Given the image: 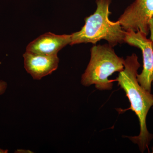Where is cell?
I'll return each instance as SVG.
<instances>
[{
  "instance_id": "1",
  "label": "cell",
  "mask_w": 153,
  "mask_h": 153,
  "mask_svg": "<svg viewBox=\"0 0 153 153\" xmlns=\"http://www.w3.org/2000/svg\"><path fill=\"white\" fill-rule=\"evenodd\" d=\"M140 67L135 54L128 56L125 60L124 68L120 72L114 81L126 92L131 103V109L136 114L140 126V133L137 136L130 138L138 145L140 151L143 153L148 149L153 138V135L148 131L146 119L149 111L153 106V94L142 87L137 79L138 70Z\"/></svg>"
},
{
  "instance_id": "2",
  "label": "cell",
  "mask_w": 153,
  "mask_h": 153,
  "mask_svg": "<svg viewBox=\"0 0 153 153\" xmlns=\"http://www.w3.org/2000/svg\"><path fill=\"white\" fill-rule=\"evenodd\" d=\"M111 0H96L95 12L85 19V24L81 30L71 34L69 45L91 43L94 45L101 40H106L113 47L124 43L126 31L118 21L109 20L111 14L109 6Z\"/></svg>"
},
{
  "instance_id": "3",
  "label": "cell",
  "mask_w": 153,
  "mask_h": 153,
  "mask_svg": "<svg viewBox=\"0 0 153 153\" xmlns=\"http://www.w3.org/2000/svg\"><path fill=\"white\" fill-rule=\"evenodd\" d=\"M109 44L94 45L91 49V58L82 74L81 83L85 86L95 85L99 90H110L113 80L108 77L124 68L125 60L118 56Z\"/></svg>"
},
{
  "instance_id": "4",
  "label": "cell",
  "mask_w": 153,
  "mask_h": 153,
  "mask_svg": "<svg viewBox=\"0 0 153 153\" xmlns=\"http://www.w3.org/2000/svg\"><path fill=\"white\" fill-rule=\"evenodd\" d=\"M147 36L140 31L128 30L126 31L124 42L141 50L143 69L141 74L137 75V79L142 87L151 92L153 82V43Z\"/></svg>"
},
{
  "instance_id": "5",
  "label": "cell",
  "mask_w": 153,
  "mask_h": 153,
  "mask_svg": "<svg viewBox=\"0 0 153 153\" xmlns=\"http://www.w3.org/2000/svg\"><path fill=\"white\" fill-rule=\"evenodd\" d=\"M153 18V0H135L119 18L122 27L125 31H140L148 36L149 24Z\"/></svg>"
},
{
  "instance_id": "6",
  "label": "cell",
  "mask_w": 153,
  "mask_h": 153,
  "mask_svg": "<svg viewBox=\"0 0 153 153\" xmlns=\"http://www.w3.org/2000/svg\"><path fill=\"white\" fill-rule=\"evenodd\" d=\"M23 57L25 69L34 79L40 80L58 68L57 55H42L26 51Z\"/></svg>"
},
{
  "instance_id": "7",
  "label": "cell",
  "mask_w": 153,
  "mask_h": 153,
  "mask_svg": "<svg viewBox=\"0 0 153 153\" xmlns=\"http://www.w3.org/2000/svg\"><path fill=\"white\" fill-rule=\"evenodd\" d=\"M71 41V35H57L49 32L30 43L26 51L42 55H57L63 47L70 44Z\"/></svg>"
},
{
  "instance_id": "8",
  "label": "cell",
  "mask_w": 153,
  "mask_h": 153,
  "mask_svg": "<svg viewBox=\"0 0 153 153\" xmlns=\"http://www.w3.org/2000/svg\"><path fill=\"white\" fill-rule=\"evenodd\" d=\"M7 88V83L2 80H0V94H3L4 93Z\"/></svg>"
},
{
  "instance_id": "9",
  "label": "cell",
  "mask_w": 153,
  "mask_h": 153,
  "mask_svg": "<svg viewBox=\"0 0 153 153\" xmlns=\"http://www.w3.org/2000/svg\"><path fill=\"white\" fill-rule=\"evenodd\" d=\"M149 27V31H150L151 33L150 39L152 40L153 43V18L150 21Z\"/></svg>"
},
{
  "instance_id": "10",
  "label": "cell",
  "mask_w": 153,
  "mask_h": 153,
  "mask_svg": "<svg viewBox=\"0 0 153 153\" xmlns=\"http://www.w3.org/2000/svg\"><path fill=\"white\" fill-rule=\"evenodd\" d=\"M8 152L7 150H4L0 148V153H7Z\"/></svg>"
},
{
  "instance_id": "11",
  "label": "cell",
  "mask_w": 153,
  "mask_h": 153,
  "mask_svg": "<svg viewBox=\"0 0 153 153\" xmlns=\"http://www.w3.org/2000/svg\"><path fill=\"white\" fill-rule=\"evenodd\" d=\"M152 152L153 153V147L152 148Z\"/></svg>"
},
{
  "instance_id": "12",
  "label": "cell",
  "mask_w": 153,
  "mask_h": 153,
  "mask_svg": "<svg viewBox=\"0 0 153 153\" xmlns=\"http://www.w3.org/2000/svg\"></svg>"
}]
</instances>
